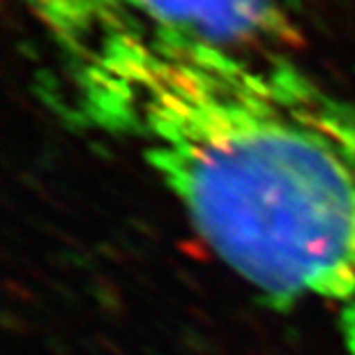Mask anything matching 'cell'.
<instances>
[{"label":"cell","instance_id":"cell-1","mask_svg":"<svg viewBox=\"0 0 355 355\" xmlns=\"http://www.w3.org/2000/svg\"><path fill=\"white\" fill-rule=\"evenodd\" d=\"M35 88L72 132L137 155L198 238L277 307L311 302L355 355V102L132 0H21Z\"/></svg>","mask_w":355,"mask_h":355},{"label":"cell","instance_id":"cell-2","mask_svg":"<svg viewBox=\"0 0 355 355\" xmlns=\"http://www.w3.org/2000/svg\"><path fill=\"white\" fill-rule=\"evenodd\" d=\"M153 19L250 53L291 55L304 40L311 0H132Z\"/></svg>","mask_w":355,"mask_h":355}]
</instances>
